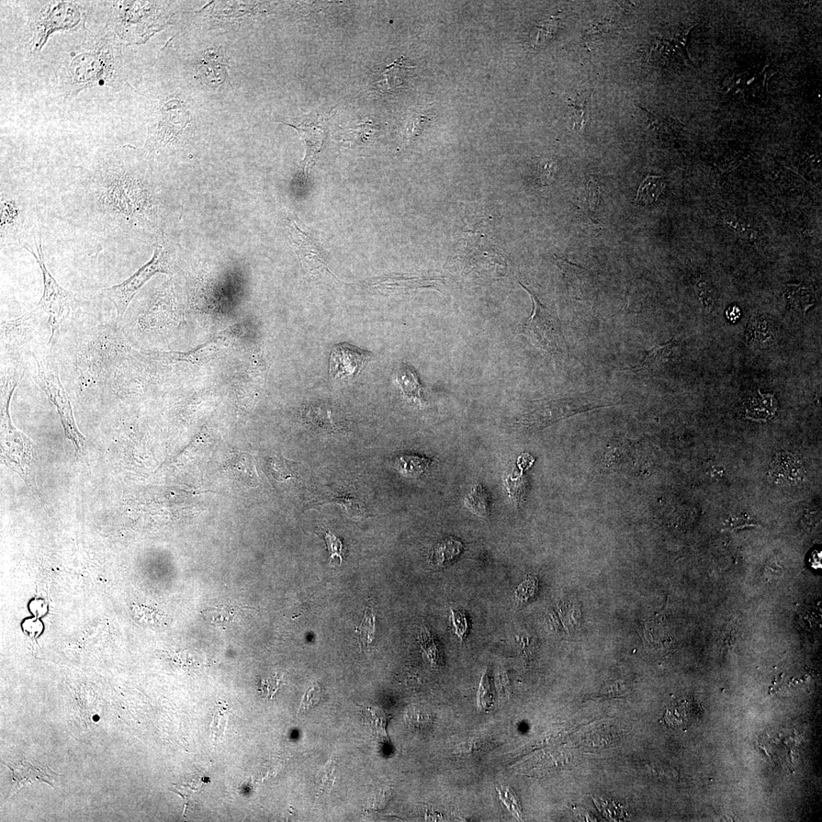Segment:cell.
<instances>
[{"instance_id": "cell-1", "label": "cell", "mask_w": 822, "mask_h": 822, "mask_svg": "<svg viewBox=\"0 0 822 822\" xmlns=\"http://www.w3.org/2000/svg\"><path fill=\"white\" fill-rule=\"evenodd\" d=\"M131 145H123L97 158L86 187L88 211L108 232L126 233L149 222L153 196L131 164Z\"/></svg>"}, {"instance_id": "cell-2", "label": "cell", "mask_w": 822, "mask_h": 822, "mask_svg": "<svg viewBox=\"0 0 822 822\" xmlns=\"http://www.w3.org/2000/svg\"><path fill=\"white\" fill-rule=\"evenodd\" d=\"M120 44L111 34H88L55 54L51 61L58 87L66 100L76 98L86 89H120L125 82Z\"/></svg>"}, {"instance_id": "cell-3", "label": "cell", "mask_w": 822, "mask_h": 822, "mask_svg": "<svg viewBox=\"0 0 822 822\" xmlns=\"http://www.w3.org/2000/svg\"><path fill=\"white\" fill-rule=\"evenodd\" d=\"M82 1H29L26 3L30 53L39 55L56 33L86 30L88 6Z\"/></svg>"}, {"instance_id": "cell-4", "label": "cell", "mask_w": 822, "mask_h": 822, "mask_svg": "<svg viewBox=\"0 0 822 822\" xmlns=\"http://www.w3.org/2000/svg\"><path fill=\"white\" fill-rule=\"evenodd\" d=\"M157 2L106 1L105 30L122 45L143 43L161 27V6Z\"/></svg>"}, {"instance_id": "cell-5", "label": "cell", "mask_w": 822, "mask_h": 822, "mask_svg": "<svg viewBox=\"0 0 822 822\" xmlns=\"http://www.w3.org/2000/svg\"><path fill=\"white\" fill-rule=\"evenodd\" d=\"M189 122L181 100L157 97L148 117V132L143 150L148 155L166 153L178 144Z\"/></svg>"}, {"instance_id": "cell-6", "label": "cell", "mask_w": 822, "mask_h": 822, "mask_svg": "<svg viewBox=\"0 0 822 822\" xmlns=\"http://www.w3.org/2000/svg\"><path fill=\"white\" fill-rule=\"evenodd\" d=\"M32 356L36 363L33 379L57 409L66 436L72 442L76 452L81 453L85 437L78 429L68 394L62 385L57 368L44 346L34 348Z\"/></svg>"}, {"instance_id": "cell-7", "label": "cell", "mask_w": 822, "mask_h": 822, "mask_svg": "<svg viewBox=\"0 0 822 822\" xmlns=\"http://www.w3.org/2000/svg\"><path fill=\"white\" fill-rule=\"evenodd\" d=\"M1 449L4 463L20 475L27 486L37 490L33 471L34 448L29 438L14 426L10 416V401L16 387H1Z\"/></svg>"}, {"instance_id": "cell-8", "label": "cell", "mask_w": 822, "mask_h": 822, "mask_svg": "<svg viewBox=\"0 0 822 822\" xmlns=\"http://www.w3.org/2000/svg\"><path fill=\"white\" fill-rule=\"evenodd\" d=\"M31 247H35L36 251L26 250L36 257L43 276V292L38 309L48 315V322L51 328L49 343H51L61 330L63 323L68 319L78 301L72 292L66 289L57 282L45 264L40 227L34 233L33 242L24 249Z\"/></svg>"}, {"instance_id": "cell-9", "label": "cell", "mask_w": 822, "mask_h": 822, "mask_svg": "<svg viewBox=\"0 0 822 822\" xmlns=\"http://www.w3.org/2000/svg\"><path fill=\"white\" fill-rule=\"evenodd\" d=\"M520 285L530 296L533 309L530 317L519 327L518 332L527 336L550 356L557 359L564 356L567 348L556 312L540 303L530 289L523 284Z\"/></svg>"}, {"instance_id": "cell-10", "label": "cell", "mask_w": 822, "mask_h": 822, "mask_svg": "<svg viewBox=\"0 0 822 822\" xmlns=\"http://www.w3.org/2000/svg\"><path fill=\"white\" fill-rule=\"evenodd\" d=\"M173 263L171 250L165 244L155 247L151 260L140 268L121 284L103 289L106 297L114 304L117 311L116 322L119 326L130 303L140 289L155 274H170Z\"/></svg>"}, {"instance_id": "cell-11", "label": "cell", "mask_w": 822, "mask_h": 822, "mask_svg": "<svg viewBox=\"0 0 822 822\" xmlns=\"http://www.w3.org/2000/svg\"><path fill=\"white\" fill-rule=\"evenodd\" d=\"M34 211L24 196L6 193L2 190L0 202V231L1 247L24 246L39 227L34 219Z\"/></svg>"}, {"instance_id": "cell-12", "label": "cell", "mask_w": 822, "mask_h": 822, "mask_svg": "<svg viewBox=\"0 0 822 822\" xmlns=\"http://www.w3.org/2000/svg\"><path fill=\"white\" fill-rule=\"evenodd\" d=\"M613 404L589 396L565 398L535 403L525 412L519 422L531 429H543L570 416Z\"/></svg>"}, {"instance_id": "cell-13", "label": "cell", "mask_w": 822, "mask_h": 822, "mask_svg": "<svg viewBox=\"0 0 822 822\" xmlns=\"http://www.w3.org/2000/svg\"><path fill=\"white\" fill-rule=\"evenodd\" d=\"M287 232L295 246L300 262L304 269L315 276L329 273L322 247L297 217L288 220Z\"/></svg>"}, {"instance_id": "cell-14", "label": "cell", "mask_w": 822, "mask_h": 822, "mask_svg": "<svg viewBox=\"0 0 822 822\" xmlns=\"http://www.w3.org/2000/svg\"><path fill=\"white\" fill-rule=\"evenodd\" d=\"M371 357L369 352L348 344L334 346L330 359V374L334 379H352L359 374Z\"/></svg>"}, {"instance_id": "cell-15", "label": "cell", "mask_w": 822, "mask_h": 822, "mask_svg": "<svg viewBox=\"0 0 822 822\" xmlns=\"http://www.w3.org/2000/svg\"><path fill=\"white\" fill-rule=\"evenodd\" d=\"M196 66L202 83L212 88L220 86L229 76V58L221 48L202 52L196 62Z\"/></svg>"}, {"instance_id": "cell-16", "label": "cell", "mask_w": 822, "mask_h": 822, "mask_svg": "<svg viewBox=\"0 0 822 822\" xmlns=\"http://www.w3.org/2000/svg\"><path fill=\"white\" fill-rule=\"evenodd\" d=\"M4 764L12 771L14 793L19 791L22 786L36 782L46 783L53 786L52 775L55 774L50 769L47 770V767L41 768L26 761L14 764Z\"/></svg>"}, {"instance_id": "cell-17", "label": "cell", "mask_w": 822, "mask_h": 822, "mask_svg": "<svg viewBox=\"0 0 822 822\" xmlns=\"http://www.w3.org/2000/svg\"><path fill=\"white\" fill-rule=\"evenodd\" d=\"M770 474L781 484H796L804 477V468L799 460L791 454L781 453L773 461Z\"/></svg>"}, {"instance_id": "cell-18", "label": "cell", "mask_w": 822, "mask_h": 822, "mask_svg": "<svg viewBox=\"0 0 822 822\" xmlns=\"http://www.w3.org/2000/svg\"><path fill=\"white\" fill-rule=\"evenodd\" d=\"M699 706L692 700H678L668 708L665 715L667 724L674 729H684L691 726L698 719Z\"/></svg>"}, {"instance_id": "cell-19", "label": "cell", "mask_w": 822, "mask_h": 822, "mask_svg": "<svg viewBox=\"0 0 822 822\" xmlns=\"http://www.w3.org/2000/svg\"><path fill=\"white\" fill-rule=\"evenodd\" d=\"M745 406L746 418L757 421L771 419L778 410L775 398L770 394L763 395L759 391L749 398Z\"/></svg>"}, {"instance_id": "cell-20", "label": "cell", "mask_w": 822, "mask_h": 822, "mask_svg": "<svg viewBox=\"0 0 822 822\" xmlns=\"http://www.w3.org/2000/svg\"><path fill=\"white\" fill-rule=\"evenodd\" d=\"M463 550V545L460 540L453 537L447 538L433 548L431 555V564L438 567L451 565Z\"/></svg>"}, {"instance_id": "cell-21", "label": "cell", "mask_w": 822, "mask_h": 822, "mask_svg": "<svg viewBox=\"0 0 822 822\" xmlns=\"http://www.w3.org/2000/svg\"><path fill=\"white\" fill-rule=\"evenodd\" d=\"M431 461L429 458L414 455H402L395 463V466L400 474L408 478L420 477L429 469Z\"/></svg>"}, {"instance_id": "cell-22", "label": "cell", "mask_w": 822, "mask_h": 822, "mask_svg": "<svg viewBox=\"0 0 822 822\" xmlns=\"http://www.w3.org/2000/svg\"><path fill=\"white\" fill-rule=\"evenodd\" d=\"M466 508L473 514L483 518H488L490 512V505L488 494L481 484H476L465 498Z\"/></svg>"}, {"instance_id": "cell-23", "label": "cell", "mask_w": 822, "mask_h": 822, "mask_svg": "<svg viewBox=\"0 0 822 822\" xmlns=\"http://www.w3.org/2000/svg\"><path fill=\"white\" fill-rule=\"evenodd\" d=\"M674 346L675 341L672 339L665 344L657 345L652 348L647 352L643 362L637 366L628 369V370L637 371L642 369H653L667 363L672 358Z\"/></svg>"}, {"instance_id": "cell-24", "label": "cell", "mask_w": 822, "mask_h": 822, "mask_svg": "<svg viewBox=\"0 0 822 822\" xmlns=\"http://www.w3.org/2000/svg\"><path fill=\"white\" fill-rule=\"evenodd\" d=\"M666 188V183L660 176L649 175L641 183L636 197L642 205H652L656 202Z\"/></svg>"}, {"instance_id": "cell-25", "label": "cell", "mask_w": 822, "mask_h": 822, "mask_svg": "<svg viewBox=\"0 0 822 822\" xmlns=\"http://www.w3.org/2000/svg\"><path fill=\"white\" fill-rule=\"evenodd\" d=\"M376 617L373 607H367L361 623L355 630L360 648L369 649L373 644L376 634Z\"/></svg>"}, {"instance_id": "cell-26", "label": "cell", "mask_w": 822, "mask_h": 822, "mask_svg": "<svg viewBox=\"0 0 822 822\" xmlns=\"http://www.w3.org/2000/svg\"><path fill=\"white\" fill-rule=\"evenodd\" d=\"M419 642L423 654L431 665L438 668L443 666V658L440 648L429 628L423 625L419 635Z\"/></svg>"}, {"instance_id": "cell-27", "label": "cell", "mask_w": 822, "mask_h": 822, "mask_svg": "<svg viewBox=\"0 0 822 822\" xmlns=\"http://www.w3.org/2000/svg\"><path fill=\"white\" fill-rule=\"evenodd\" d=\"M401 61H396L388 66V68L383 72L380 76L379 80L376 81V87L382 93L390 92L402 86L401 76L404 74L403 70L406 66L400 62Z\"/></svg>"}, {"instance_id": "cell-28", "label": "cell", "mask_w": 822, "mask_h": 822, "mask_svg": "<svg viewBox=\"0 0 822 822\" xmlns=\"http://www.w3.org/2000/svg\"><path fill=\"white\" fill-rule=\"evenodd\" d=\"M397 381L405 395L411 399H421V387L415 371L408 366L398 370Z\"/></svg>"}, {"instance_id": "cell-29", "label": "cell", "mask_w": 822, "mask_h": 822, "mask_svg": "<svg viewBox=\"0 0 822 822\" xmlns=\"http://www.w3.org/2000/svg\"><path fill=\"white\" fill-rule=\"evenodd\" d=\"M237 615L238 610H236V607L232 605L210 607L204 612L206 620L217 626L230 625L235 622Z\"/></svg>"}, {"instance_id": "cell-30", "label": "cell", "mask_w": 822, "mask_h": 822, "mask_svg": "<svg viewBox=\"0 0 822 822\" xmlns=\"http://www.w3.org/2000/svg\"><path fill=\"white\" fill-rule=\"evenodd\" d=\"M375 133L373 123L365 122L355 126L347 127L341 132V137L343 141L351 144L365 143Z\"/></svg>"}, {"instance_id": "cell-31", "label": "cell", "mask_w": 822, "mask_h": 822, "mask_svg": "<svg viewBox=\"0 0 822 822\" xmlns=\"http://www.w3.org/2000/svg\"><path fill=\"white\" fill-rule=\"evenodd\" d=\"M786 297L793 307H801L806 311L814 305V297L808 288L803 285H789L787 287Z\"/></svg>"}, {"instance_id": "cell-32", "label": "cell", "mask_w": 822, "mask_h": 822, "mask_svg": "<svg viewBox=\"0 0 822 822\" xmlns=\"http://www.w3.org/2000/svg\"><path fill=\"white\" fill-rule=\"evenodd\" d=\"M229 714V709L223 704L217 705L210 724V734L212 741L219 742L222 740L228 724Z\"/></svg>"}, {"instance_id": "cell-33", "label": "cell", "mask_w": 822, "mask_h": 822, "mask_svg": "<svg viewBox=\"0 0 822 822\" xmlns=\"http://www.w3.org/2000/svg\"><path fill=\"white\" fill-rule=\"evenodd\" d=\"M404 718L408 725L414 730L424 731L433 724L432 716L420 707L409 708Z\"/></svg>"}, {"instance_id": "cell-34", "label": "cell", "mask_w": 822, "mask_h": 822, "mask_svg": "<svg viewBox=\"0 0 822 822\" xmlns=\"http://www.w3.org/2000/svg\"><path fill=\"white\" fill-rule=\"evenodd\" d=\"M336 763L334 759L325 764L317 775V795L321 796L329 793L335 781Z\"/></svg>"}, {"instance_id": "cell-35", "label": "cell", "mask_w": 822, "mask_h": 822, "mask_svg": "<svg viewBox=\"0 0 822 822\" xmlns=\"http://www.w3.org/2000/svg\"><path fill=\"white\" fill-rule=\"evenodd\" d=\"M495 700L494 688L488 672H484L481 680L478 693V705L482 711H488Z\"/></svg>"}, {"instance_id": "cell-36", "label": "cell", "mask_w": 822, "mask_h": 822, "mask_svg": "<svg viewBox=\"0 0 822 822\" xmlns=\"http://www.w3.org/2000/svg\"><path fill=\"white\" fill-rule=\"evenodd\" d=\"M590 99H585L582 103H575L569 106L570 114L571 116L573 130L575 131L582 130L589 119V103Z\"/></svg>"}, {"instance_id": "cell-37", "label": "cell", "mask_w": 822, "mask_h": 822, "mask_svg": "<svg viewBox=\"0 0 822 822\" xmlns=\"http://www.w3.org/2000/svg\"><path fill=\"white\" fill-rule=\"evenodd\" d=\"M499 797L502 802L508 807L511 813L518 818H522V808L515 793L509 786H502L498 788Z\"/></svg>"}, {"instance_id": "cell-38", "label": "cell", "mask_w": 822, "mask_h": 822, "mask_svg": "<svg viewBox=\"0 0 822 822\" xmlns=\"http://www.w3.org/2000/svg\"><path fill=\"white\" fill-rule=\"evenodd\" d=\"M452 622L455 629V633L458 638L463 642L468 632V621L467 616L463 612L458 609H451Z\"/></svg>"}, {"instance_id": "cell-39", "label": "cell", "mask_w": 822, "mask_h": 822, "mask_svg": "<svg viewBox=\"0 0 822 822\" xmlns=\"http://www.w3.org/2000/svg\"><path fill=\"white\" fill-rule=\"evenodd\" d=\"M538 588V581L530 577L523 582L515 592V599L519 602H525L535 595Z\"/></svg>"}, {"instance_id": "cell-40", "label": "cell", "mask_w": 822, "mask_h": 822, "mask_svg": "<svg viewBox=\"0 0 822 822\" xmlns=\"http://www.w3.org/2000/svg\"><path fill=\"white\" fill-rule=\"evenodd\" d=\"M545 22L542 26L537 27L535 35V43L536 46H540L543 43H547L549 39L554 36L557 29V22L555 21H548Z\"/></svg>"}, {"instance_id": "cell-41", "label": "cell", "mask_w": 822, "mask_h": 822, "mask_svg": "<svg viewBox=\"0 0 822 822\" xmlns=\"http://www.w3.org/2000/svg\"><path fill=\"white\" fill-rule=\"evenodd\" d=\"M324 539L329 551L330 562H332L334 560H335L336 558H339L340 565H341L343 544L341 539L336 537L331 532L324 534Z\"/></svg>"}, {"instance_id": "cell-42", "label": "cell", "mask_w": 822, "mask_h": 822, "mask_svg": "<svg viewBox=\"0 0 822 822\" xmlns=\"http://www.w3.org/2000/svg\"><path fill=\"white\" fill-rule=\"evenodd\" d=\"M321 697L322 692L319 685L314 684L307 692L306 694L304 695L299 709V713L308 711V709L320 701Z\"/></svg>"}, {"instance_id": "cell-43", "label": "cell", "mask_w": 822, "mask_h": 822, "mask_svg": "<svg viewBox=\"0 0 822 822\" xmlns=\"http://www.w3.org/2000/svg\"><path fill=\"white\" fill-rule=\"evenodd\" d=\"M488 742L482 741L468 743V744L464 745L463 749L459 750L458 754L463 756H472V754L475 753H480L481 751L483 752L488 750Z\"/></svg>"}, {"instance_id": "cell-44", "label": "cell", "mask_w": 822, "mask_h": 822, "mask_svg": "<svg viewBox=\"0 0 822 822\" xmlns=\"http://www.w3.org/2000/svg\"><path fill=\"white\" fill-rule=\"evenodd\" d=\"M523 486L524 483L520 480V478H518L516 479L510 478L506 480V486H508L510 494L514 498L519 499L522 496L521 493L523 490Z\"/></svg>"}, {"instance_id": "cell-45", "label": "cell", "mask_w": 822, "mask_h": 822, "mask_svg": "<svg viewBox=\"0 0 822 822\" xmlns=\"http://www.w3.org/2000/svg\"><path fill=\"white\" fill-rule=\"evenodd\" d=\"M739 317L740 309L736 307L729 309L727 312V318L731 322H736L739 319Z\"/></svg>"}]
</instances>
